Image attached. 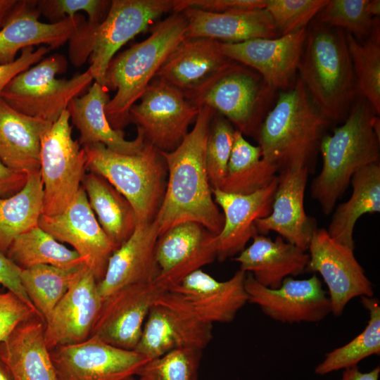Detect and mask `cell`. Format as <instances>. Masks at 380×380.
<instances>
[{
    "label": "cell",
    "mask_w": 380,
    "mask_h": 380,
    "mask_svg": "<svg viewBox=\"0 0 380 380\" xmlns=\"http://www.w3.org/2000/svg\"><path fill=\"white\" fill-rule=\"evenodd\" d=\"M215 111L199 107L192 129L172 151L161 152L167 170L164 197L154 219L159 235L169 228L194 222L218 234L224 217L215 203L205 165V146Z\"/></svg>",
    "instance_id": "6da1fadb"
},
{
    "label": "cell",
    "mask_w": 380,
    "mask_h": 380,
    "mask_svg": "<svg viewBox=\"0 0 380 380\" xmlns=\"http://www.w3.org/2000/svg\"><path fill=\"white\" fill-rule=\"evenodd\" d=\"M299 79L329 124L345 120L357 95L345 31L313 20L307 27Z\"/></svg>",
    "instance_id": "7a4b0ae2"
},
{
    "label": "cell",
    "mask_w": 380,
    "mask_h": 380,
    "mask_svg": "<svg viewBox=\"0 0 380 380\" xmlns=\"http://www.w3.org/2000/svg\"><path fill=\"white\" fill-rule=\"evenodd\" d=\"M376 115L372 105L359 96L343 123L321 139L322 167L312 182L311 195L327 215L348 189L353 175L379 162L380 139L373 128Z\"/></svg>",
    "instance_id": "3957f363"
},
{
    "label": "cell",
    "mask_w": 380,
    "mask_h": 380,
    "mask_svg": "<svg viewBox=\"0 0 380 380\" xmlns=\"http://www.w3.org/2000/svg\"><path fill=\"white\" fill-rule=\"evenodd\" d=\"M186 28L184 15L175 13L154 26L147 39L111 60L103 86L116 91L105 107L113 129L122 130L130 122V108L139 100L168 56L186 38Z\"/></svg>",
    "instance_id": "277c9868"
},
{
    "label": "cell",
    "mask_w": 380,
    "mask_h": 380,
    "mask_svg": "<svg viewBox=\"0 0 380 380\" xmlns=\"http://www.w3.org/2000/svg\"><path fill=\"white\" fill-rule=\"evenodd\" d=\"M329 125L298 78L280 91L259 128L262 158L277 165L279 171L292 167L310 170Z\"/></svg>",
    "instance_id": "5b68a950"
},
{
    "label": "cell",
    "mask_w": 380,
    "mask_h": 380,
    "mask_svg": "<svg viewBox=\"0 0 380 380\" xmlns=\"http://www.w3.org/2000/svg\"><path fill=\"white\" fill-rule=\"evenodd\" d=\"M174 0H113L106 18L99 23L84 20L68 40V55L76 67L87 60L94 81L102 85L108 66L117 51L146 30Z\"/></svg>",
    "instance_id": "8992f818"
},
{
    "label": "cell",
    "mask_w": 380,
    "mask_h": 380,
    "mask_svg": "<svg viewBox=\"0 0 380 380\" xmlns=\"http://www.w3.org/2000/svg\"><path fill=\"white\" fill-rule=\"evenodd\" d=\"M87 170L108 180L132 204L139 222L154 220L167 184V166L161 152L147 141L135 154H121L102 144L82 146Z\"/></svg>",
    "instance_id": "52a82bcc"
},
{
    "label": "cell",
    "mask_w": 380,
    "mask_h": 380,
    "mask_svg": "<svg viewBox=\"0 0 380 380\" xmlns=\"http://www.w3.org/2000/svg\"><path fill=\"white\" fill-rule=\"evenodd\" d=\"M66 68L63 56L51 55L15 76L0 97L19 113L53 123L70 101L84 94L94 81L88 69L69 80L56 79V75Z\"/></svg>",
    "instance_id": "ba28073f"
},
{
    "label": "cell",
    "mask_w": 380,
    "mask_h": 380,
    "mask_svg": "<svg viewBox=\"0 0 380 380\" xmlns=\"http://www.w3.org/2000/svg\"><path fill=\"white\" fill-rule=\"evenodd\" d=\"M277 91L257 72L234 61L192 99L198 108L210 107L243 135L258 134Z\"/></svg>",
    "instance_id": "9c48e42d"
},
{
    "label": "cell",
    "mask_w": 380,
    "mask_h": 380,
    "mask_svg": "<svg viewBox=\"0 0 380 380\" xmlns=\"http://www.w3.org/2000/svg\"><path fill=\"white\" fill-rule=\"evenodd\" d=\"M70 115L65 110L41 139L40 167L43 184L42 215L64 211L82 186L87 170V155L72 136Z\"/></svg>",
    "instance_id": "30bf717a"
},
{
    "label": "cell",
    "mask_w": 380,
    "mask_h": 380,
    "mask_svg": "<svg viewBox=\"0 0 380 380\" xmlns=\"http://www.w3.org/2000/svg\"><path fill=\"white\" fill-rule=\"evenodd\" d=\"M213 339V324L200 319L177 294L166 290L155 301L134 350L148 360L173 350H203Z\"/></svg>",
    "instance_id": "8fae6325"
},
{
    "label": "cell",
    "mask_w": 380,
    "mask_h": 380,
    "mask_svg": "<svg viewBox=\"0 0 380 380\" xmlns=\"http://www.w3.org/2000/svg\"><path fill=\"white\" fill-rule=\"evenodd\" d=\"M129 110L130 122L162 152L175 150L189 133L199 108L180 91L155 77Z\"/></svg>",
    "instance_id": "7c38bea8"
},
{
    "label": "cell",
    "mask_w": 380,
    "mask_h": 380,
    "mask_svg": "<svg viewBox=\"0 0 380 380\" xmlns=\"http://www.w3.org/2000/svg\"><path fill=\"white\" fill-rule=\"evenodd\" d=\"M58 380H129L149 361L134 350L108 344L95 336L50 350Z\"/></svg>",
    "instance_id": "4fadbf2b"
},
{
    "label": "cell",
    "mask_w": 380,
    "mask_h": 380,
    "mask_svg": "<svg viewBox=\"0 0 380 380\" xmlns=\"http://www.w3.org/2000/svg\"><path fill=\"white\" fill-rule=\"evenodd\" d=\"M308 251L307 271L319 273L327 284L333 315L340 316L354 298L374 296L372 283L354 250L334 240L327 229L314 231Z\"/></svg>",
    "instance_id": "5bb4252c"
},
{
    "label": "cell",
    "mask_w": 380,
    "mask_h": 380,
    "mask_svg": "<svg viewBox=\"0 0 380 380\" xmlns=\"http://www.w3.org/2000/svg\"><path fill=\"white\" fill-rule=\"evenodd\" d=\"M38 226L60 243L72 246L98 283L103 279L109 258L118 247L99 224L82 186L64 211L42 215Z\"/></svg>",
    "instance_id": "9a60e30c"
},
{
    "label": "cell",
    "mask_w": 380,
    "mask_h": 380,
    "mask_svg": "<svg viewBox=\"0 0 380 380\" xmlns=\"http://www.w3.org/2000/svg\"><path fill=\"white\" fill-rule=\"evenodd\" d=\"M248 302L257 305L267 316L283 323L318 322L331 312V304L319 277L286 278L277 289L258 284L246 273Z\"/></svg>",
    "instance_id": "2e32d148"
},
{
    "label": "cell",
    "mask_w": 380,
    "mask_h": 380,
    "mask_svg": "<svg viewBox=\"0 0 380 380\" xmlns=\"http://www.w3.org/2000/svg\"><path fill=\"white\" fill-rule=\"evenodd\" d=\"M306 35L307 27L275 38L219 42V48L228 58L257 72L275 91H284L294 84Z\"/></svg>",
    "instance_id": "e0dca14e"
},
{
    "label": "cell",
    "mask_w": 380,
    "mask_h": 380,
    "mask_svg": "<svg viewBox=\"0 0 380 380\" xmlns=\"http://www.w3.org/2000/svg\"><path fill=\"white\" fill-rule=\"evenodd\" d=\"M165 291L154 281L116 291L103 300L91 336L120 348L134 350L151 308Z\"/></svg>",
    "instance_id": "ac0fdd59"
},
{
    "label": "cell",
    "mask_w": 380,
    "mask_h": 380,
    "mask_svg": "<svg viewBox=\"0 0 380 380\" xmlns=\"http://www.w3.org/2000/svg\"><path fill=\"white\" fill-rule=\"evenodd\" d=\"M217 234L201 224L186 222L159 235L156 247L160 274L156 281L168 290L191 272L217 258Z\"/></svg>",
    "instance_id": "d6986e66"
},
{
    "label": "cell",
    "mask_w": 380,
    "mask_h": 380,
    "mask_svg": "<svg viewBox=\"0 0 380 380\" xmlns=\"http://www.w3.org/2000/svg\"><path fill=\"white\" fill-rule=\"evenodd\" d=\"M103 303L98 282L85 265L45 322L44 338L49 351L89 338Z\"/></svg>",
    "instance_id": "ffe728a7"
},
{
    "label": "cell",
    "mask_w": 380,
    "mask_h": 380,
    "mask_svg": "<svg viewBox=\"0 0 380 380\" xmlns=\"http://www.w3.org/2000/svg\"><path fill=\"white\" fill-rule=\"evenodd\" d=\"M309 168L292 167L280 170L270 214L256 220L258 234L274 232L286 241L307 251L314 231L315 220L304 208Z\"/></svg>",
    "instance_id": "44dd1931"
},
{
    "label": "cell",
    "mask_w": 380,
    "mask_h": 380,
    "mask_svg": "<svg viewBox=\"0 0 380 380\" xmlns=\"http://www.w3.org/2000/svg\"><path fill=\"white\" fill-rule=\"evenodd\" d=\"M246 277V273L239 270L228 280L220 281L200 269L168 291L179 296L202 321L228 323L248 303Z\"/></svg>",
    "instance_id": "7402d4cb"
},
{
    "label": "cell",
    "mask_w": 380,
    "mask_h": 380,
    "mask_svg": "<svg viewBox=\"0 0 380 380\" xmlns=\"http://www.w3.org/2000/svg\"><path fill=\"white\" fill-rule=\"evenodd\" d=\"M233 62L221 52L218 41L185 38L168 56L156 77L191 100Z\"/></svg>",
    "instance_id": "603a6c76"
},
{
    "label": "cell",
    "mask_w": 380,
    "mask_h": 380,
    "mask_svg": "<svg viewBox=\"0 0 380 380\" xmlns=\"http://www.w3.org/2000/svg\"><path fill=\"white\" fill-rule=\"evenodd\" d=\"M277 182L278 176L266 187L246 195L212 189L214 201L224 217L222 229L217 234L219 261L238 255L258 234L255 222L270 214Z\"/></svg>",
    "instance_id": "cb8c5ba5"
},
{
    "label": "cell",
    "mask_w": 380,
    "mask_h": 380,
    "mask_svg": "<svg viewBox=\"0 0 380 380\" xmlns=\"http://www.w3.org/2000/svg\"><path fill=\"white\" fill-rule=\"evenodd\" d=\"M158 236L155 220L138 222L132 236L110 257L104 277L98 283L103 300L128 286L156 281L160 274L156 256Z\"/></svg>",
    "instance_id": "d4e9b609"
},
{
    "label": "cell",
    "mask_w": 380,
    "mask_h": 380,
    "mask_svg": "<svg viewBox=\"0 0 380 380\" xmlns=\"http://www.w3.org/2000/svg\"><path fill=\"white\" fill-rule=\"evenodd\" d=\"M40 13L36 0H18L4 25L0 30V65L15 61L18 51L35 45L44 44L57 49L68 42L84 17L72 18L46 23L39 20Z\"/></svg>",
    "instance_id": "484cf974"
},
{
    "label": "cell",
    "mask_w": 380,
    "mask_h": 380,
    "mask_svg": "<svg viewBox=\"0 0 380 380\" xmlns=\"http://www.w3.org/2000/svg\"><path fill=\"white\" fill-rule=\"evenodd\" d=\"M108 91L103 85L94 81L85 94L69 103L67 110L70 119L80 132L77 141L82 146L99 143L118 153H137L143 149L146 140L139 129L137 137L129 141L122 130L111 127L105 113V107L110 101Z\"/></svg>",
    "instance_id": "4316f807"
},
{
    "label": "cell",
    "mask_w": 380,
    "mask_h": 380,
    "mask_svg": "<svg viewBox=\"0 0 380 380\" xmlns=\"http://www.w3.org/2000/svg\"><path fill=\"white\" fill-rule=\"evenodd\" d=\"M233 260L239 264V270L251 274L258 284L277 289L286 278L307 271L309 255L279 236L272 240L258 234Z\"/></svg>",
    "instance_id": "83f0119b"
},
{
    "label": "cell",
    "mask_w": 380,
    "mask_h": 380,
    "mask_svg": "<svg viewBox=\"0 0 380 380\" xmlns=\"http://www.w3.org/2000/svg\"><path fill=\"white\" fill-rule=\"evenodd\" d=\"M181 13L187 22L186 38L236 43L280 37L265 8L225 13L187 8Z\"/></svg>",
    "instance_id": "f1b7e54d"
},
{
    "label": "cell",
    "mask_w": 380,
    "mask_h": 380,
    "mask_svg": "<svg viewBox=\"0 0 380 380\" xmlns=\"http://www.w3.org/2000/svg\"><path fill=\"white\" fill-rule=\"evenodd\" d=\"M44 322L34 316L0 342V359L15 380H58L44 338Z\"/></svg>",
    "instance_id": "f546056e"
},
{
    "label": "cell",
    "mask_w": 380,
    "mask_h": 380,
    "mask_svg": "<svg viewBox=\"0 0 380 380\" xmlns=\"http://www.w3.org/2000/svg\"><path fill=\"white\" fill-rule=\"evenodd\" d=\"M53 123L24 115L0 97V160L28 174L39 170L41 139Z\"/></svg>",
    "instance_id": "4dcf8cb0"
},
{
    "label": "cell",
    "mask_w": 380,
    "mask_h": 380,
    "mask_svg": "<svg viewBox=\"0 0 380 380\" xmlns=\"http://www.w3.org/2000/svg\"><path fill=\"white\" fill-rule=\"evenodd\" d=\"M82 186L99 224L118 248L133 234L139 222L130 202L99 175L86 173Z\"/></svg>",
    "instance_id": "1f68e13d"
},
{
    "label": "cell",
    "mask_w": 380,
    "mask_h": 380,
    "mask_svg": "<svg viewBox=\"0 0 380 380\" xmlns=\"http://www.w3.org/2000/svg\"><path fill=\"white\" fill-rule=\"evenodd\" d=\"M350 184V197L336 207L327 231L334 240L354 250L353 232L357 220L365 214L380 212L379 162L357 170Z\"/></svg>",
    "instance_id": "d6a6232c"
},
{
    "label": "cell",
    "mask_w": 380,
    "mask_h": 380,
    "mask_svg": "<svg viewBox=\"0 0 380 380\" xmlns=\"http://www.w3.org/2000/svg\"><path fill=\"white\" fill-rule=\"evenodd\" d=\"M279 171L277 165L262 158L253 146L235 129L226 176L219 189L232 194H250L268 186Z\"/></svg>",
    "instance_id": "836d02e7"
},
{
    "label": "cell",
    "mask_w": 380,
    "mask_h": 380,
    "mask_svg": "<svg viewBox=\"0 0 380 380\" xmlns=\"http://www.w3.org/2000/svg\"><path fill=\"white\" fill-rule=\"evenodd\" d=\"M43 184L40 171L27 174L18 193L0 198V252L5 254L20 234L38 225L43 211Z\"/></svg>",
    "instance_id": "e575fe53"
},
{
    "label": "cell",
    "mask_w": 380,
    "mask_h": 380,
    "mask_svg": "<svg viewBox=\"0 0 380 380\" xmlns=\"http://www.w3.org/2000/svg\"><path fill=\"white\" fill-rule=\"evenodd\" d=\"M6 255L21 270L40 265L61 268L86 265L75 251L68 248L38 225L17 236Z\"/></svg>",
    "instance_id": "d590c367"
},
{
    "label": "cell",
    "mask_w": 380,
    "mask_h": 380,
    "mask_svg": "<svg viewBox=\"0 0 380 380\" xmlns=\"http://www.w3.org/2000/svg\"><path fill=\"white\" fill-rule=\"evenodd\" d=\"M362 305L369 312L364 330L346 345L325 354L315 369L316 374L324 376L354 366L371 355L380 353V306L376 298L360 297Z\"/></svg>",
    "instance_id": "8d00e7d4"
},
{
    "label": "cell",
    "mask_w": 380,
    "mask_h": 380,
    "mask_svg": "<svg viewBox=\"0 0 380 380\" xmlns=\"http://www.w3.org/2000/svg\"><path fill=\"white\" fill-rule=\"evenodd\" d=\"M84 266L61 268L40 265L21 270L22 285L44 324Z\"/></svg>",
    "instance_id": "74e56055"
},
{
    "label": "cell",
    "mask_w": 380,
    "mask_h": 380,
    "mask_svg": "<svg viewBox=\"0 0 380 380\" xmlns=\"http://www.w3.org/2000/svg\"><path fill=\"white\" fill-rule=\"evenodd\" d=\"M347 46L356 80L357 95L380 113V27L374 19L369 36L362 42L346 32Z\"/></svg>",
    "instance_id": "f35d334b"
},
{
    "label": "cell",
    "mask_w": 380,
    "mask_h": 380,
    "mask_svg": "<svg viewBox=\"0 0 380 380\" xmlns=\"http://www.w3.org/2000/svg\"><path fill=\"white\" fill-rule=\"evenodd\" d=\"M368 0H328L314 20L331 27L345 30L357 39L372 32L374 19L367 11Z\"/></svg>",
    "instance_id": "ab89813d"
},
{
    "label": "cell",
    "mask_w": 380,
    "mask_h": 380,
    "mask_svg": "<svg viewBox=\"0 0 380 380\" xmlns=\"http://www.w3.org/2000/svg\"><path fill=\"white\" fill-rule=\"evenodd\" d=\"M202 351L182 348L151 360L139 372L138 380H197Z\"/></svg>",
    "instance_id": "60d3db41"
},
{
    "label": "cell",
    "mask_w": 380,
    "mask_h": 380,
    "mask_svg": "<svg viewBox=\"0 0 380 380\" xmlns=\"http://www.w3.org/2000/svg\"><path fill=\"white\" fill-rule=\"evenodd\" d=\"M235 129L222 115H214L205 146V165L212 189H219L226 176Z\"/></svg>",
    "instance_id": "b9f144b4"
},
{
    "label": "cell",
    "mask_w": 380,
    "mask_h": 380,
    "mask_svg": "<svg viewBox=\"0 0 380 380\" xmlns=\"http://www.w3.org/2000/svg\"><path fill=\"white\" fill-rule=\"evenodd\" d=\"M328 0H266L269 13L280 36L306 28Z\"/></svg>",
    "instance_id": "7bdbcfd3"
},
{
    "label": "cell",
    "mask_w": 380,
    "mask_h": 380,
    "mask_svg": "<svg viewBox=\"0 0 380 380\" xmlns=\"http://www.w3.org/2000/svg\"><path fill=\"white\" fill-rule=\"evenodd\" d=\"M110 4L105 0H37L40 15L51 23L72 18L82 11L88 15V23H99L106 18Z\"/></svg>",
    "instance_id": "ee69618b"
},
{
    "label": "cell",
    "mask_w": 380,
    "mask_h": 380,
    "mask_svg": "<svg viewBox=\"0 0 380 380\" xmlns=\"http://www.w3.org/2000/svg\"><path fill=\"white\" fill-rule=\"evenodd\" d=\"M34 316L39 317L37 310L15 293L10 291L0 293V342L5 341L18 324Z\"/></svg>",
    "instance_id": "f6af8a7d"
},
{
    "label": "cell",
    "mask_w": 380,
    "mask_h": 380,
    "mask_svg": "<svg viewBox=\"0 0 380 380\" xmlns=\"http://www.w3.org/2000/svg\"><path fill=\"white\" fill-rule=\"evenodd\" d=\"M266 0H174L172 10L181 13L196 8L212 13L253 11L265 8Z\"/></svg>",
    "instance_id": "bcb514c9"
},
{
    "label": "cell",
    "mask_w": 380,
    "mask_h": 380,
    "mask_svg": "<svg viewBox=\"0 0 380 380\" xmlns=\"http://www.w3.org/2000/svg\"><path fill=\"white\" fill-rule=\"evenodd\" d=\"M49 51L50 49L46 46H40L36 50L33 46L27 47L20 51V56L14 62L0 65V95L11 80L32 65L39 63Z\"/></svg>",
    "instance_id": "7dc6e473"
},
{
    "label": "cell",
    "mask_w": 380,
    "mask_h": 380,
    "mask_svg": "<svg viewBox=\"0 0 380 380\" xmlns=\"http://www.w3.org/2000/svg\"><path fill=\"white\" fill-rule=\"evenodd\" d=\"M20 273L21 270L13 264L5 254L0 252V285L6 289L7 291L15 293L35 310L22 285Z\"/></svg>",
    "instance_id": "c3c4849f"
},
{
    "label": "cell",
    "mask_w": 380,
    "mask_h": 380,
    "mask_svg": "<svg viewBox=\"0 0 380 380\" xmlns=\"http://www.w3.org/2000/svg\"><path fill=\"white\" fill-rule=\"evenodd\" d=\"M27 178V174L10 169L0 160V198L18 193L25 185Z\"/></svg>",
    "instance_id": "681fc988"
},
{
    "label": "cell",
    "mask_w": 380,
    "mask_h": 380,
    "mask_svg": "<svg viewBox=\"0 0 380 380\" xmlns=\"http://www.w3.org/2000/svg\"><path fill=\"white\" fill-rule=\"evenodd\" d=\"M379 366H376L367 372H363L357 365L344 369L341 380H379Z\"/></svg>",
    "instance_id": "f907efd6"
},
{
    "label": "cell",
    "mask_w": 380,
    "mask_h": 380,
    "mask_svg": "<svg viewBox=\"0 0 380 380\" xmlns=\"http://www.w3.org/2000/svg\"><path fill=\"white\" fill-rule=\"evenodd\" d=\"M18 0H0V30L4 25Z\"/></svg>",
    "instance_id": "816d5d0a"
},
{
    "label": "cell",
    "mask_w": 380,
    "mask_h": 380,
    "mask_svg": "<svg viewBox=\"0 0 380 380\" xmlns=\"http://www.w3.org/2000/svg\"><path fill=\"white\" fill-rule=\"evenodd\" d=\"M367 11L372 18H375L379 17L380 15V1L368 0Z\"/></svg>",
    "instance_id": "f5cc1de1"
},
{
    "label": "cell",
    "mask_w": 380,
    "mask_h": 380,
    "mask_svg": "<svg viewBox=\"0 0 380 380\" xmlns=\"http://www.w3.org/2000/svg\"><path fill=\"white\" fill-rule=\"evenodd\" d=\"M0 380H15L13 374L8 365L0 359Z\"/></svg>",
    "instance_id": "db71d44e"
},
{
    "label": "cell",
    "mask_w": 380,
    "mask_h": 380,
    "mask_svg": "<svg viewBox=\"0 0 380 380\" xmlns=\"http://www.w3.org/2000/svg\"><path fill=\"white\" fill-rule=\"evenodd\" d=\"M138 380V379H137Z\"/></svg>",
    "instance_id": "11a10c76"
}]
</instances>
